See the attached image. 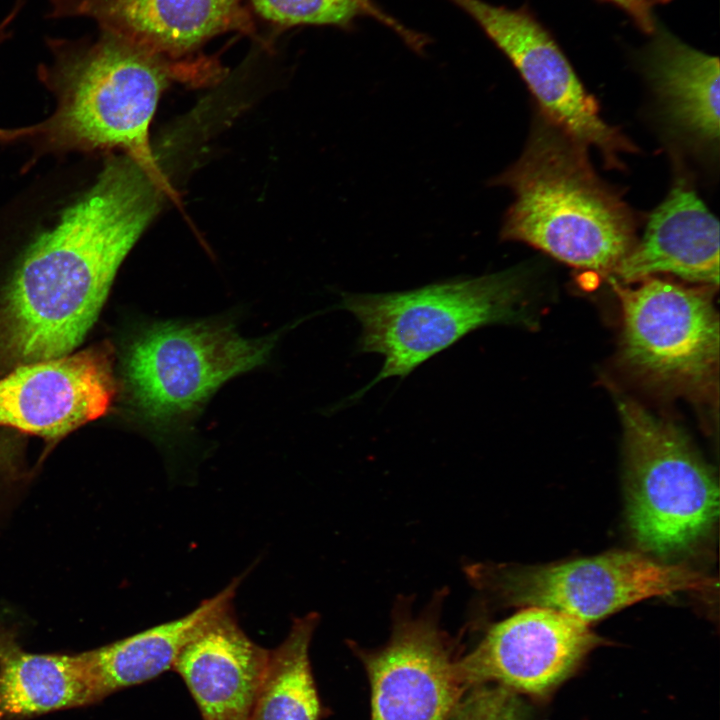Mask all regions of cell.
<instances>
[{
  "instance_id": "44dd1931",
  "label": "cell",
  "mask_w": 720,
  "mask_h": 720,
  "mask_svg": "<svg viewBox=\"0 0 720 720\" xmlns=\"http://www.w3.org/2000/svg\"><path fill=\"white\" fill-rule=\"evenodd\" d=\"M446 720H528V711L516 691L484 683L463 694Z\"/></svg>"
},
{
  "instance_id": "d6986e66",
  "label": "cell",
  "mask_w": 720,
  "mask_h": 720,
  "mask_svg": "<svg viewBox=\"0 0 720 720\" xmlns=\"http://www.w3.org/2000/svg\"><path fill=\"white\" fill-rule=\"evenodd\" d=\"M319 622L311 612L293 620L283 642L270 650L251 720H320L309 646Z\"/></svg>"
},
{
  "instance_id": "52a82bcc",
  "label": "cell",
  "mask_w": 720,
  "mask_h": 720,
  "mask_svg": "<svg viewBox=\"0 0 720 720\" xmlns=\"http://www.w3.org/2000/svg\"><path fill=\"white\" fill-rule=\"evenodd\" d=\"M465 573L474 587L506 604L550 608L587 624L651 597L718 587L701 572L631 551L542 566L476 563Z\"/></svg>"
},
{
  "instance_id": "5bb4252c",
  "label": "cell",
  "mask_w": 720,
  "mask_h": 720,
  "mask_svg": "<svg viewBox=\"0 0 720 720\" xmlns=\"http://www.w3.org/2000/svg\"><path fill=\"white\" fill-rule=\"evenodd\" d=\"M269 654L241 629L231 604L185 644L172 670L203 720H251Z\"/></svg>"
},
{
  "instance_id": "ba28073f",
  "label": "cell",
  "mask_w": 720,
  "mask_h": 720,
  "mask_svg": "<svg viewBox=\"0 0 720 720\" xmlns=\"http://www.w3.org/2000/svg\"><path fill=\"white\" fill-rule=\"evenodd\" d=\"M622 309L621 356L641 380L687 394L710 389L719 360L712 293L649 277L635 287L615 279Z\"/></svg>"
},
{
  "instance_id": "7c38bea8",
  "label": "cell",
  "mask_w": 720,
  "mask_h": 720,
  "mask_svg": "<svg viewBox=\"0 0 720 720\" xmlns=\"http://www.w3.org/2000/svg\"><path fill=\"white\" fill-rule=\"evenodd\" d=\"M116 392L107 344L22 364L0 379V426L59 440L103 416Z\"/></svg>"
},
{
  "instance_id": "ac0fdd59",
  "label": "cell",
  "mask_w": 720,
  "mask_h": 720,
  "mask_svg": "<svg viewBox=\"0 0 720 720\" xmlns=\"http://www.w3.org/2000/svg\"><path fill=\"white\" fill-rule=\"evenodd\" d=\"M243 576L235 578L190 613L89 651L102 699L150 681L173 665L185 644L219 611L231 605Z\"/></svg>"
},
{
  "instance_id": "5b68a950",
  "label": "cell",
  "mask_w": 720,
  "mask_h": 720,
  "mask_svg": "<svg viewBox=\"0 0 720 720\" xmlns=\"http://www.w3.org/2000/svg\"><path fill=\"white\" fill-rule=\"evenodd\" d=\"M626 516L634 540L646 552L672 556L702 540L719 513V489L711 468L684 432L638 403L621 399Z\"/></svg>"
},
{
  "instance_id": "7402d4cb",
  "label": "cell",
  "mask_w": 720,
  "mask_h": 720,
  "mask_svg": "<svg viewBox=\"0 0 720 720\" xmlns=\"http://www.w3.org/2000/svg\"><path fill=\"white\" fill-rule=\"evenodd\" d=\"M622 9L643 33L649 36L655 31L658 23L654 9L672 0H603Z\"/></svg>"
},
{
  "instance_id": "6da1fadb",
  "label": "cell",
  "mask_w": 720,
  "mask_h": 720,
  "mask_svg": "<svg viewBox=\"0 0 720 720\" xmlns=\"http://www.w3.org/2000/svg\"><path fill=\"white\" fill-rule=\"evenodd\" d=\"M157 164L106 161L94 184L27 247L0 300V360L13 365L71 353L95 322L115 275L157 214Z\"/></svg>"
},
{
  "instance_id": "cb8c5ba5",
  "label": "cell",
  "mask_w": 720,
  "mask_h": 720,
  "mask_svg": "<svg viewBox=\"0 0 720 720\" xmlns=\"http://www.w3.org/2000/svg\"><path fill=\"white\" fill-rule=\"evenodd\" d=\"M22 4H23V0H15V5H14V7H13L12 12H14L15 14H17L18 11L20 10Z\"/></svg>"
},
{
  "instance_id": "2e32d148",
  "label": "cell",
  "mask_w": 720,
  "mask_h": 720,
  "mask_svg": "<svg viewBox=\"0 0 720 720\" xmlns=\"http://www.w3.org/2000/svg\"><path fill=\"white\" fill-rule=\"evenodd\" d=\"M641 55L642 67L674 126L694 140H719V60L658 24Z\"/></svg>"
},
{
  "instance_id": "ffe728a7",
  "label": "cell",
  "mask_w": 720,
  "mask_h": 720,
  "mask_svg": "<svg viewBox=\"0 0 720 720\" xmlns=\"http://www.w3.org/2000/svg\"><path fill=\"white\" fill-rule=\"evenodd\" d=\"M266 20L280 26L332 25L345 28L358 17H372L420 50L425 38L385 13L374 0H251Z\"/></svg>"
},
{
  "instance_id": "603a6c76",
  "label": "cell",
  "mask_w": 720,
  "mask_h": 720,
  "mask_svg": "<svg viewBox=\"0 0 720 720\" xmlns=\"http://www.w3.org/2000/svg\"><path fill=\"white\" fill-rule=\"evenodd\" d=\"M11 21L3 19L0 23V45L9 37V25ZM41 130L40 123L37 125L16 129L0 128V142H13L20 139L36 136Z\"/></svg>"
},
{
  "instance_id": "9a60e30c",
  "label": "cell",
  "mask_w": 720,
  "mask_h": 720,
  "mask_svg": "<svg viewBox=\"0 0 720 720\" xmlns=\"http://www.w3.org/2000/svg\"><path fill=\"white\" fill-rule=\"evenodd\" d=\"M613 272L624 282L670 273L717 286L719 222L695 191L679 180L650 215L641 241Z\"/></svg>"
},
{
  "instance_id": "8992f818",
  "label": "cell",
  "mask_w": 720,
  "mask_h": 720,
  "mask_svg": "<svg viewBox=\"0 0 720 720\" xmlns=\"http://www.w3.org/2000/svg\"><path fill=\"white\" fill-rule=\"evenodd\" d=\"M279 336L246 338L215 320L147 324L125 354L133 406L155 430L185 426L222 384L264 364Z\"/></svg>"
},
{
  "instance_id": "4fadbf2b",
  "label": "cell",
  "mask_w": 720,
  "mask_h": 720,
  "mask_svg": "<svg viewBox=\"0 0 720 720\" xmlns=\"http://www.w3.org/2000/svg\"><path fill=\"white\" fill-rule=\"evenodd\" d=\"M50 17H87L155 54L178 59L228 31L252 33L242 0H49Z\"/></svg>"
},
{
  "instance_id": "30bf717a",
  "label": "cell",
  "mask_w": 720,
  "mask_h": 720,
  "mask_svg": "<svg viewBox=\"0 0 720 720\" xmlns=\"http://www.w3.org/2000/svg\"><path fill=\"white\" fill-rule=\"evenodd\" d=\"M467 12L506 55L536 98L544 116L575 141L592 145L609 165L631 143L599 115L553 35L527 8L508 9L482 0H450Z\"/></svg>"
},
{
  "instance_id": "e0dca14e",
  "label": "cell",
  "mask_w": 720,
  "mask_h": 720,
  "mask_svg": "<svg viewBox=\"0 0 720 720\" xmlns=\"http://www.w3.org/2000/svg\"><path fill=\"white\" fill-rule=\"evenodd\" d=\"M102 699L89 651H24L0 626V719L21 718Z\"/></svg>"
},
{
  "instance_id": "7a4b0ae2",
  "label": "cell",
  "mask_w": 720,
  "mask_h": 720,
  "mask_svg": "<svg viewBox=\"0 0 720 720\" xmlns=\"http://www.w3.org/2000/svg\"><path fill=\"white\" fill-rule=\"evenodd\" d=\"M39 77L56 109L37 135L48 152L120 149L156 164L149 128L163 90L179 73L211 74L204 62H178L101 29L94 39H48Z\"/></svg>"
},
{
  "instance_id": "277c9868",
  "label": "cell",
  "mask_w": 720,
  "mask_h": 720,
  "mask_svg": "<svg viewBox=\"0 0 720 720\" xmlns=\"http://www.w3.org/2000/svg\"><path fill=\"white\" fill-rule=\"evenodd\" d=\"M520 269L457 278L382 294H344L361 326L357 348L383 357L369 386L405 377L470 332L491 324H530Z\"/></svg>"
},
{
  "instance_id": "3957f363",
  "label": "cell",
  "mask_w": 720,
  "mask_h": 720,
  "mask_svg": "<svg viewBox=\"0 0 720 720\" xmlns=\"http://www.w3.org/2000/svg\"><path fill=\"white\" fill-rule=\"evenodd\" d=\"M495 184L514 194L501 230L505 240L600 272L614 271L636 244L630 209L595 174L585 147L545 116Z\"/></svg>"
},
{
  "instance_id": "8fae6325",
  "label": "cell",
  "mask_w": 720,
  "mask_h": 720,
  "mask_svg": "<svg viewBox=\"0 0 720 720\" xmlns=\"http://www.w3.org/2000/svg\"><path fill=\"white\" fill-rule=\"evenodd\" d=\"M601 642L589 624L563 612L530 606L492 625L459 660L466 687L496 682L516 692L545 695L560 685Z\"/></svg>"
},
{
  "instance_id": "9c48e42d",
  "label": "cell",
  "mask_w": 720,
  "mask_h": 720,
  "mask_svg": "<svg viewBox=\"0 0 720 720\" xmlns=\"http://www.w3.org/2000/svg\"><path fill=\"white\" fill-rule=\"evenodd\" d=\"M446 589L417 616L400 597L392 611L389 641L357 649L371 688V720H446L467 689L455 672L450 640L439 619Z\"/></svg>"
}]
</instances>
